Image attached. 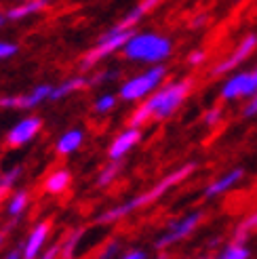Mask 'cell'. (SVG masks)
Returning a JSON list of instances; mask_svg holds the SVG:
<instances>
[{
    "mask_svg": "<svg viewBox=\"0 0 257 259\" xmlns=\"http://www.w3.org/2000/svg\"><path fill=\"white\" fill-rule=\"evenodd\" d=\"M196 169H198V164H196V162H186V164H182L179 169L171 171L169 175H164V177L158 181V184H154L150 190L141 192L139 196H133L131 200H126V202H122V204H116V206H110V209H106L104 213H99V215L95 217V224H99V226L118 224L120 219L128 217L131 213H135L137 209H144V206H148V204H152V202L160 200L171 188L179 186L184 179H188Z\"/></svg>",
    "mask_w": 257,
    "mask_h": 259,
    "instance_id": "6da1fadb",
    "label": "cell"
},
{
    "mask_svg": "<svg viewBox=\"0 0 257 259\" xmlns=\"http://www.w3.org/2000/svg\"><path fill=\"white\" fill-rule=\"evenodd\" d=\"M120 51L131 61H144V63L156 66V63H162L171 55L173 42L162 34L144 32V34H133Z\"/></svg>",
    "mask_w": 257,
    "mask_h": 259,
    "instance_id": "7a4b0ae2",
    "label": "cell"
},
{
    "mask_svg": "<svg viewBox=\"0 0 257 259\" xmlns=\"http://www.w3.org/2000/svg\"><path fill=\"white\" fill-rule=\"evenodd\" d=\"M192 89V80L186 78V80H177V82H171L162 89H158L156 93H152L148 99H146V108L150 110L152 118L154 120H166L179 110V106L184 103V99L188 97Z\"/></svg>",
    "mask_w": 257,
    "mask_h": 259,
    "instance_id": "3957f363",
    "label": "cell"
},
{
    "mask_svg": "<svg viewBox=\"0 0 257 259\" xmlns=\"http://www.w3.org/2000/svg\"><path fill=\"white\" fill-rule=\"evenodd\" d=\"M166 66L156 63L150 70H146L144 74H137L133 78H128L122 87H120V99L122 101H141L148 99L152 93H156L160 89V84L166 78Z\"/></svg>",
    "mask_w": 257,
    "mask_h": 259,
    "instance_id": "277c9868",
    "label": "cell"
},
{
    "mask_svg": "<svg viewBox=\"0 0 257 259\" xmlns=\"http://www.w3.org/2000/svg\"><path fill=\"white\" fill-rule=\"evenodd\" d=\"M135 32L133 30H122L120 25H114L112 30H108L104 36L97 40V45L89 51V53L80 59V70H91L93 66H97V63L108 57L110 53H114V51H118L126 45V40L131 38Z\"/></svg>",
    "mask_w": 257,
    "mask_h": 259,
    "instance_id": "5b68a950",
    "label": "cell"
},
{
    "mask_svg": "<svg viewBox=\"0 0 257 259\" xmlns=\"http://www.w3.org/2000/svg\"><path fill=\"white\" fill-rule=\"evenodd\" d=\"M202 217H204L202 211H190L182 219H177V222L169 224V228H166L156 240H154V249H156V251H166L169 247H173V244L182 242L184 238H188L192 232L200 226Z\"/></svg>",
    "mask_w": 257,
    "mask_h": 259,
    "instance_id": "8992f818",
    "label": "cell"
},
{
    "mask_svg": "<svg viewBox=\"0 0 257 259\" xmlns=\"http://www.w3.org/2000/svg\"><path fill=\"white\" fill-rule=\"evenodd\" d=\"M257 49V34H247L242 40L238 42V47L230 53L224 61H220L217 66L211 70V76H222V74H226V72H230V70H234V68H238L242 61H245L253 51Z\"/></svg>",
    "mask_w": 257,
    "mask_h": 259,
    "instance_id": "52a82bcc",
    "label": "cell"
},
{
    "mask_svg": "<svg viewBox=\"0 0 257 259\" xmlns=\"http://www.w3.org/2000/svg\"><path fill=\"white\" fill-rule=\"evenodd\" d=\"M42 128V118H38V116H28V118L19 120L15 126L11 128L7 133V146L11 148H21L25 144H30V141L40 133Z\"/></svg>",
    "mask_w": 257,
    "mask_h": 259,
    "instance_id": "ba28073f",
    "label": "cell"
},
{
    "mask_svg": "<svg viewBox=\"0 0 257 259\" xmlns=\"http://www.w3.org/2000/svg\"><path fill=\"white\" fill-rule=\"evenodd\" d=\"M49 234H51V224L49 222H38L32 232L25 238V242L21 244L23 249V259H38L45 251V244L49 240Z\"/></svg>",
    "mask_w": 257,
    "mask_h": 259,
    "instance_id": "9c48e42d",
    "label": "cell"
},
{
    "mask_svg": "<svg viewBox=\"0 0 257 259\" xmlns=\"http://www.w3.org/2000/svg\"><path fill=\"white\" fill-rule=\"evenodd\" d=\"M139 141H141V128H133V126L124 128L118 137H114V141L108 148L110 160H122L126 154L139 144Z\"/></svg>",
    "mask_w": 257,
    "mask_h": 259,
    "instance_id": "30bf717a",
    "label": "cell"
},
{
    "mask_svg": "<svg viewBox=\"0 0 257 259\" xmlns=\"http://www.w3.org/2000/svg\"><path fill=\"white\" fill-rule=\"evenodd\" d=\"M242 177H245V169H242V166H236V169L224 173L222 177H217L215 181H211V184L204 188V198H217V196H222V194L232 190L236 184H240Z\"/></svg>",
    "mask_w": 257,
    "mask_h": 259,
    "instance_id": "8fae6325",
    "label": "cell"
},
{
    "mask_svg": "<svg viewBox=\"0 0 257 259\" xmlns=\"http://www.w3.org/2000/svg\"><path fill=\"white\" fill-rule=\"evenodd\" d=\"M84 141V133L82 128H70V131H66L55 144V152L59 154V156H70V154H74L76 150H80Z\"/></svg>",
    "mask_w": 257,
    "mask_h": 259,
    "instance_id": "7c38bea8",
    "label": "cell"
},
{
    "mask_svg": "<svg viewBox=\"0 0 257 259\" xmlns=\"http://www.w3.org/2000/svg\"><path fill=\"white\" fill-rule=\"evenodd\" d=\"M47 7H49V0H28V3H19L15 7H11L5 15H7V21H19L45 11Z\"/></svg>",
    "mask_w": 257,
    "mask_h": 259,
    "instance_id": "4fadbf2b",
    "label": "cell"
},
{
    "mask_svg": "<svg viewBox=\"0 0 257 259\" xmlns=\"http://www.w3.org/2000/svg\"><path fill=\"white\" fill-rule=\"evenodd\" d=\"M70 184H72V173L68 169H57L45 179V192L57 196V194L66 192L70 188Z\"/></svg>",
    "mask_w": 257,
    "mask_h": 259,
    "instance_id": "5bb4252c",
    "label": "cell"
},
{
    "mask_svg": "<svg viewBox=\"0 0 257 259\" xmlns=\"http://www.w3.org/2000/svg\"><path fill=\"white\" fill-rule=\"evenodd\" d=\"M245 87H247V72H238L232 78H228L222 87V97L226 101H232L245 95Z\"/></svg>",
    "mask_w": 257,
    "mask_h": 259,
    "instance_id": "9a60e30c",
    "label": "cell"
},
{
    "mask_svg": "<svg viewBox=\"0 0 257 259\" xmlns=\"http://www.w3.org/2000/svg\"><path fill=\"white\" fill-rule=\"evenodd\" d=\"M89 84V80L84 78V76H72V78H68V80H63L61 84H57V87H53V91H51V101H59V99H63V97H68L70 93H76V91H80V89H84Z\"/></svg>",
    "mask_w": 257,
    "mask_h": 259,
    "instance_id": "2e32d148",
    "label": "cell"
},
{
    "mask_svg": "<svg viewBox=\"0 0 257 259\" xmlns=\"http://www.w3.org/2000/svg\"><path fill=\"white\" fill-rule=\"evenodd\" d=\"M158 5H160V0H141V3H139L133 11H128V13H126V17H124L118 25H120L122 30H131L141 17L148 15V13H150L152 9H156Z\"/></svg>",
    "mask_w": 257,
    "mask_h": 259,
    "instance_id": "e0dca14e",
    "label": "cell"
},
{
    "mask_svg": "<svg viewBox=\"0 0 257 259\" xmlns=\"http://www.w3.org/2000/svg\"><path fill=\"white\" fill-rule=\"evenodd\" d=\"M51 91H53V84H38L34 87L28 95H19V101L21 106L19 110H30V108H36L38 103H42L45 99L51 97Z\"/></svg>",
    "mask_w": 257,
    "mask_h": 259,
    "instance_id": "ac0fdd59",
    "label": "cell"
},
{
    "mask_svg": "<svg viewBox=\"0 0 257 259\" xmlns=\"http://www.w3.org/2000/svg\"><path fill=\"white\" fill-rule=\"evenodd\" d=\"M28 204H30V192L28 190L13 192L9 202H7V215L13 219H19L25 213V209H28Z\"/></svg>",
    "mask_w": 257,
    "mask_h": 259,
    "instance_id": "d6986e66",
    "label": "cell"
},
{
    "mask_svg": "<svg viewBox=\"0 0 257 259\" xmlns=\"http://www.w3.org/2000/svg\"><path fill=\"white\" fill-rule=\"evenodd\" d=\"M21 175H23V166L21 164L11 166V169H7V171H0V204H3L7 194L15 188V184L19 181Z\"/></svg>",
    "mask_w": 257,
    "mask_h": 259,
    "instance_id": "ffe728a7",
    "label": "cell"
},
{
    "mask_svg": "<svg viewBox=\"0 0 257 259\" xmlns=\"http://www.w3.org/2000/svg\"><path fill=\"white\" fill-rule=\"evenodd\" d=\"M82 234H84V230L78 228V230L70 232V234L59 242V259H74L76 257V249H78V244L82 240Z\"/></svg>",
    "mask_w": 257,
    "mask_h": 259,
    "instance_id": "44dd1931",
    "label": "cell"
},
{
    "mask_svg": "<svg viewBox=\"0 0 257 259\" xmlns=\"http://www.w3.org/2000/svg\"><path fill=\"white\" fill-rule=\"evenodd\" d=\"M255 232H257V211L249 213L242 222H238V226L232 232V238L238 240V242H247L249 236L255 234Z\"/></svg>",
    "mask_w": 257,
    "mask_h": 259,
    "instance_id": "7402d4cb",
    "label": "cell"
},
{
    "mask_svg": "<svg viewBox=\"0 0 257 259\" xmlns=\"http://www.w3.org/2000/svg\"><path fill=\"white\" fill-rule=\"evenodd\" d=\"M249 257H251V251H249L247 244L232 240V242H228L215 257H209V259H249Z\"/></svg>",
    "mask_w": 257,
    "mask_h": 259,
    "instance_id": "603a6c76",
    "label": "cell"
},
{
    "mask_svg": "<svg viewBox=\"0 0 257 259\" xmlns=\"http://www.w3.org/2000/svg\"><path fill=\"white\" fill-rule=\"evenodd\" d=\"M120 171H122V160H112L108 166H104V171L97 175V188H108V186H112L114 181L118 179Z\"/></svg>",
    "mask_w": 257,
    "mask_h": 259,
    "instance_id": "cb8c5ba5",
    "label": "cell"
},
{
    "mask_svg": "<svg viewBox=\"0 0 257 259\" xmlns=\"http://www.w3.org/2000/svg\"><path fill=\"white\" fill-rule=\"evenodd\" d=\"M120 251H122V242L118 238H112L101 247L97 259H120Z\"/></svg>",
    "mask_w": 257,
    "mask_h": 259,
    "instance_id": "d4e9b609",
    "label": "cell"
},
{
    "mask_svg": "<svg viewBox=\"0 0 257 259\" xmlns=\"http://www.w3.org/2000/svg\"><path fill=\"white\" fill-rule=\"evenodd\" d=\"M148 120H152V114H150V110L146 108V103H141V106H137V110L131 114V118H128V126L141 128Z\"/></svg>",
    "mask_w": 257,
    "mask_h": 259,
    "instance_id": "484cf974",
    "label": "cell"
},
{
    "mask_svg": "<svg viewBox=\"0 0 257 259\" xmlns=\"http://www.w3.org/2000/svg\"><path fill=\"white\" fill-rule=\"evenodd\" d=\"M116 95L112 93H104L101 97H97V101L93 103V112L95 114H108L110 110H114V106H116Z\"/></svg>",
    "mask_w": 257,
    "mask_h": 259,
    "instance_id": "4316f807",
    "label": "cell"
},
{
    "mask_svg": "<svg viewBox=\"0 0 257 259\" xmlns=\"http://www.w3.org/2000/svg\"><path fill=\"white\" fill-rule=\"evenodd\" d=\"M222 116H224V110H222V106H215V108H211L209 112H204V124H209V126H213V124H217L222 120Z\"/></svg>",
    "mask_w": 257,
    "mask_h": 259,
    "instance_id": "83f0119b",
    "label": "cell"
},
{
    "mask_svg": "<svg viewBox=\"0 0 257 259\" xmlns=\"http://www.w3.org/2000/svg\"><path fill=\"white\" fill-rule=\"evenodd\" d=\"M257 93V68L247 72V87H245V95L242 97H253Z\"/></svg>",
    "mask_w": 257,
    "mask_h": 259,
    "instance_id": "f1b7e54d",
    "label": "cell"
},
{
    "mask_svg": "<svg viewBox=\"0 0 257 259\" xmlns=\"http://www.w3.org/2000/svg\"><path fill=\"white\" fill-rule=\"evenodd\" d=\"M17 51H19V47H17L15 42L3 40V42H0V61L9 59V57H13V55H17Z\"/></svg>",
    "mask_w": 257,
    "mask_h": 259,
    "instance_id": "f546056e",
    "label": "cell"
},
{
    "mask_svg": "<svg viewBox=\"0 0 257 259\" xmlns=\"http://www.w3.org/2000/svg\"><path fill=\"white\" fill-rule=\"evenodd\" d=\"M116 76H118L116 70H112V72H99L97 76H93V78H91V82H93V84H97V82H108V80H114Z\"/></svg>",
    "mask_w": 257,
    "mask_h": 259,
    "instance_id": "4dcf8cb0",
    "label": "cell"
},
{
    "mask_svg": "<svg viewBox=\"0 0 257 259\" xmlns=\"http://www.w3.org/2000/svg\"><path fill=\"white\" fill-rule=\"evenodd\" d=\"M204 51H200V49H196V51H192V53L188 55V63L190 66H200V63H204Z\"/></svg>",
    "mask_w": 257,
    "mask_h": 259,
    "instance_id": "1f68e13d",
    "label": "cell"
},
{
    "mask_svg": "<svg viewBox=\"0 0 257 259\" xmlns=\"http://www.w3.org/2000/svg\"><path fill=\"white\" fill-rule=\"evenodd\" d=\"M120 259H148V253L144 249H128L120 255Z\"/></svg>",
    "mask_w": 257,
    "mask_h": 259,
    "instance_id": "d6a6232c",
    "label": "cell"
},
{
    "mask_svg": "<svg viewBox=\"0 0 257 259\" xmlns=\"http://www.w3.org/2000/svg\"><path fill=\"white\" fill-rule=\"evenodd\" d=\"M57 257H59V242H57V244H53V247L45 249V251H42V255L38 257V259H57Z\"/></svg>",
    "mask_w": 257,
    "mask_h": 259,
    "instance_id": "836d02e7",
    "label": "cell"
},
{
    "mask_svg": "<svg viewBox=\"0 0 257 259\" xmlns=\"http://www.w3.org/2000/svg\"><path fill=\"white\" fill-rule=\"evenodd\" d=\"M245 116H247V118H253V116H257V93H255V95L251 97V101L247 103Z\"/></svg>",
    "mask_w": 257,
    "mask_h": 259,
    "instance_id": "e575fe53",
    "label": "cell"
},
{
    "mask_svg": "<svg viewBox=\"0 0 257 259\" xmlns=\"http://www.w3.org/2000/svg\"><path fill=\"white\" fill-rule=\"evenodd\" d=\"M207 23H209V15H196V17H194V21L190 23V28L198 30V28H202V25H207Z\"/></svg>",
    "mask_w": 257,
    "mask_h": 259,
    "instance_id": "d590c367",
    "label": "cell"
},
{
    "mask_svg": "<svg viewBox=\"0 0 257 259\" xmlns=\"http://www.w3.org/2000/svg\"><path fill=\"white\" fill-rule=\"evenodd\" d=\"M3 259H23V249H21V244H19V247H15V249H11Z\"/></svg>",
    "mask_w": 257,
    "mask_h": 259,
    "instance_id": "8d00e7d4",
    "label": "cell"
},
{
    "mask_svg": "<svg viewBox=\"0 0 257 259\" xmlns=\"http://www.w3.org/2000/svg\"><path fill=\"white\" fill-rule=\"evenodd\" d=\"M5 240H7V234H5V232H3V230H0V249H3V247H5Z\"/></svg>",
    "mask_w": 257,
    "mask_h": 259,
    "instance_id": "74e56055",
    "label": "cell"
},
{
    "mask_svg": "<svg viewBox=\"0 0 257 259\" xmlns=\"http://www.w3.org/2000/svg\"><path fill=\"white\" fill-rule=\"evenodd\" d=\"M154 259H169V255H166L164 251H158V255H156V257H154Z\"/></svg>",
    "mask_w": 257,
    "mask_h": 259,
    "instance_id": "f35d334b",
    "label": "cell"
},
{
    "mask_svg": "<svg viewBox=\"0 0 257 259\" xmlns=\"http://www.w3.org/2000/svg\"><path fill=\"white\" fill-rule=\"evenodd\" d=\"M5 21H7V15H5V13H0V28H3Z\"/></svg>",
    "mask_w": 257,
    "mask_h": 259,
    "instance_id": "ab89813d",
    "label": "cell"
},
{
    "mask_svg": "<svg viewBox=\"0 0 257 259\" xmlns=\"http://www.w3.org/2000/svg\"><path fill=\"white\" fill-rule=\"evenodd\" d=\"M19 3H28V0H19Z\"/></svg>",
    "mask_w": 257,
    "mask_h": 259,
    "instance_id": "60d3db41",
    "label": "cell"
}]
</instances>
